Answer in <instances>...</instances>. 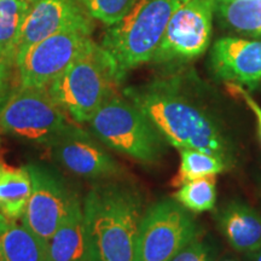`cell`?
<instances>
[{
	"mask_svg": "<svg viewBox=\"0 0 261 261\" xmlns=\"http://www.w3.org/2000/svg\"><path fill=\"white\" fill-rule=\"evenodd\" d=\"M123 94L152 122L167 144L197 149L223 160L228 169L236 163L234 146L214 112L188 89L180 77H161Z\"/></svg>",
	"mask_w": 261,
	"mask_h": 261,
	"instance_id": "cell-1",
	"label": "cell"
},
{
	"mask_svg": "<svg viewBox=\"0 0 261 261\" xmlns=\"http://www.w3.org/2000/svg\"><path fill=\"white\" fill-rule=\"evenodd\" d=\"M84 219L92 261H135L143 195L132 182L98 181L85 196Z\"/></svg>",
	"mask_w": 261,
	"mask_h": 261,
	"instance_id": "cell-2",
	"label": "cell"
},
{
	"mask_svg": "<svg viewBox=\"0 0 261 261\" xmlns=\"http://www.w3.org/2000/svg\"><path fill=\"white\" fill-rule=\"evenodd\" d=\"M121 84L109 54L92 41L69 67L46 87L48 94L76 123H89Z\"/></svg>",
	"mask_w": 261,
	"mask_h": 261,
	"instance_id": "cell-3",
	"label": "cell"
},
{
	"mask_svg": "<svg viewBox=\"0 0 261 261\" xmlns=\"http://www.w3.org/2000/svg\"><path fill=\"white\" fill-rule=\"evenodd\" d=\"M185 0H135L125 16L108 27L100 46L115 64L121 83L130 70L150 63L169 19Z\"/></svg>",
	"mask_w": 261,
	"mask_h": 261,
	"instance_id": "cell-4",
	"label": "cell"
},
{
	"mask_svg": "<svg viewBox=\"0 0 261 261\" xmlns=\"http://www.w3.org/2000/svg\"><path fill=\"white\" fill-rule=\"evenodd\" d=\"M89 123L100 143L140 163L154 165L165 155L167 142L125 94L114 93Z\"/></svg>",
	"mask_w": 261,
	"mask_h": 261,
	"instance_id": "cell-5",
	"label": "cell"
},
{
	"mask_svg": "<svg viewBox=\"0 0 261 261\" xmlns=\"http://www.w3.org/2000/svg\"><path fill=\"white\" fill-rule=\"evenodd\" d=\"M73 125L46 89L21 87L0 106V132L48 146Z\"/></svg>",
	"mask_w": 261,
	"mask_h": 261,
	"instance_id": "cell-6",
	"label": "cell"
},
{
	"mask_svg": "<svg viewBox=\"0 0 261 261\" xmlns=\"http://www.w3.org/2000/svg\"><path fill=\"white\" fill-rule=\"evenodd\" d=\"M200 236L201 227L190 211L174 198L158 201L140 219L135 261H171Z\"/></svg>",
	"mask_w": 261,
	"mask_h": 261,
	"instance_id": "cell-7",
	"label": "cell"
},
{
	"mask_svg": "<svg viewBox=\"0 0 261 261\" xmlns=\"http://www.w3.org/2000/svg\"><path fill=\"white\" fill-rule=\"evenodd\" d=\"M215 0H185L169 19L150 63L173 68L208 50L213 31Z\"/></svg>",
	"mask_w": 261,
	"mask_h": 261,
	"instance_id": "cell-8",
	"label": "cell"
},
{
	"mask_svg": "<svg viewBox=\"0 0 261 261\" xmlns=\"http://www.w3.org/2000/svg\"><path fill=\"white\" fill-rule=\"evenodd\" d=\"M93 24L65 28L29 47L15 65L19 86L46 89L92 42Z\"/></svg>",
	"mask_w": 261,
	"mask_h": 261,
	"instance_id": "cell-9",
	"label": "cell"
},
{
	"mask_svg": "<svg viewBox=\"0 0 261 261\" xmlns=\"http://www.w3.org/2000/svg\"><path fill=\"white\" fill-rule=\"evenodd\" d=\"M32 192L22 224L47 244L67 217L77 195L54 168L41 163H29Z\"/></svg>",
	"mask_w": 261,
	"mask_h": 261,
	"instance_id": "cell-10",
	"label": "cell"
},
{
	"mask_svg": "<svg viewBox=\"0 0 261 261\" xmlns=\"http://www.w3.org/2000/svg\"><path fill=\"white\" fill-rule=\"evenodd\" d=\"M48 148L55 161L87 180H113L122 173L119 162L89 132L74 123Z\"/></svg>",
	"mask_w": 261,
	"mask_h": 261,
	"instance_id": "cell-11",
	"label": "cell"
},
{
	"mask_svg": "<svg viewBox=\"0 0 261 261\" xmlns=\"http://www.w3.org/2000/svg\"><path fill=\"white\" fill-rule=\"evenodd\" d=\"M93 24L81 0H37L29 6L17 42L15 65L29 47L65 28Z\"/></svg>",
	"mask_w": 261,
	"mask_h": 261,
	"instance_id": "cell-12",
	"label": "cell"
},
{
	"mask_svg": "<svg viewBox=\"0 0 261 261\" xmlns=\"http://www.w3.org/2000/svg\"><path fill=\"white\" fill-rule=\"evenodd\" d=\"M210 67L217 79L240 86L261 83V39L223 37L213 44Z\"/></svg>",
	"mask_w": 261,
	"mask_h": 261,
	"instance_id": "cell-13",
	"label": "cell"
},
{
	"mask_svg": "<svg viewBox=\"0 0 261 261\" xmlns=\"http://www.w3.org/2000/svg\"><path fill=\"white\" fill-rule=\"evenodd\" d=\"M217 226L233 249L253 253L261 249V214L252 205L230 201L215 214Z\"/></svg>",
	"mask_w": 261,
	"mask_h": 261,
	"instance_id": "cell-14",
	"label": "cell"
},
{
	"mask_svg": "<svg viewBox=\"0 0 261 261\" xmlns=\"http://www.w3.org/2000/svg\"><path fill=\"white\" fill-rule=\"evenodd\" d=\"M47 261H92L79 196L47 242Z\"/></svg>",
	"mask_w": 261,
	"mask_h": 261,
	"instance_id": "cell-15",
	"label": "cell"
},
{
	"mask_svg": "<svg viewBox=\"0 0 261 261\" xmlns=\"http://www.w3.org/2000/svg\"><path fill=\"white\" fill-rule=\"evenodd\" d=\"M0 261H47V244L17 221H0Z\"/></svg>",
	"mask_w": 261,
	"mask_h": 261,
	"instance_id": "cell-16",
	"label": "cell"
},
{
	"mask_svg": "<svg viewBox=\"0 0 261 261\" xmlns=\"http://www.w3.org/2000/svg\"><path fill=\"white\" fill-rule=\"evenodd\" d=\"M32 192L27 166L21 168L0 165V214L8 221L23 217Z\"/></svg>",
	"mask_w": 261,
	"mask_h": 261,
	"instance_id": "cell-17",
	"label": "cell"
},
{
	"mask_svg": "<svg viewBox=\"0 0 261 261\" xmlns=\"http://www.w3.org/2000/svg\"><path fill=\"white\" fill-rule=\"evenodd\" d=\"M214 17L227 31L261 39V0H215Z\"/></svg>",
	"mask_w": 261,
	"mask_h": 261,
	"instance_id": "cell-18",
	"label": "cell"
},
{
	"mask_svg": "<svg viewBox=\"0 0 261 261\" xmlns=\"http://www.w3.org/2000/svg\"><path fill=\"white\" fill-rule=\"evenodd\" d=\"M29 6L27 0H0V57L14 67L19 33Z\"/></svg>",
	"mask_w": 261,
	"mask_h": 261,
	"instance_id": "cell-19",
	"label": "cell"
},
{
	"mask_svg": "<svg viewBox=\"0 0 261 261\" xmlns=\"http://www.w3.org/2000/svg\"><path fill=\"white\" fill-rule=\"evenodd\" d=\"M180 162L177 174L172 179L173 188H180L185 182L208 175H218L228 171L223 160L197 149H179Z\"/></svg>",
	"mask_w": 261,
	"mask_h": 261,
	"instance_id": "cell-20",
	"label": "cell"
},
{
	"mask_svg": "<svg viewBox=\"0 0 261 261\" xmlns=\"http://www.w3.org/2000/svg\"><path fill=\"white\" fill-rule=\"evenodd\" d=\"M173 198L191 213L212 211L217 203V175L194 179L180 188Z\"/></svg>",
	"mask_w": 261,
	"mask_h": 261,
	"instance_id": "cell-21",
	"label": "cell"
},
{
	"mask_svg": "<svg viewBox=\"0 0 261 261\" xmlns=\"http://www.w3.org/2000/svg\"><path fill=\"white\" fill-rule=\"evenodd\" d=\"M81 3L92 19L110 27L125 16L135 0H81Z\"/></svg>",
	"mask_w": 261,
	"mask_h": 261,
	"instance_id": "cell-22",
	"label": "cell"
},
{
	"mask_svg": "<svg viewBox=\"0 0 261 261\" xmlns=\"http://www.w3.org/2000/svg\"><path fill=\"white\" fill-rule=\"evenodd\" d=\"M214 250L210 243L200 237L185 246L171 261H213Z\"/></svg>",
	"mask_w": 261,
	"mask_h": 261,
	"instance_id": "cell-23",
	"label": "cell"
},
{
	"mask_svg": "<svg viewBox=\"0 0 261 261\" xmlns=\"http://www.w3.org/2000/svg\"><path fill=\"white\" fill-rule=\"evenodd\" d=\"M226 85L231 91H233L234 93L238 94V96L242 97V99L246 102L248 108H249V109L254 113V115H255V117H256L257 130H259V137L261 140V107L257 104L256 100L254 99V98L243 89L242 86H240V85H236V84H231V83H226Z\"/></svg>",
	"mask_w": 261,
	"mask_h": 261,
	"instance_id": "cell-24",
	"label": "cell"
},
{
	"mask_svg": "<svg viewBox=\"0 0 261 261\" xmlns=\"http://www.w3.org/2000/svg\"><path fill=\"white\" fill-rule=\"evenodd\" d=\"M15 67L9 62L0 57V106L5 102L9 97L10 80H11V73Z\"/></svg>",
	"mask_w": 261,
	"mask_h": 261,
	"instance_id": "cell-25",
	"label": "cell"
},
{
	"mask_svg": "<svg viewBox=\"0 0 261 261\" xmlns=\"http://www.w3.org/2000/svg\"><path fill=\"white\" fill-rule=\"evenodd\" d=\"M247 256L250 261H261V249L253 253H248Z\"/></svg>",
	"mask_w": 261,
	"mask_h": 261,
	"instance_id": "cell-26",
	"label": "cell"
},
{
	"mask_svg": "<svg viewBox=\"0 0 261 261\" xmlns=\"http://www.w3.org/2000/svg\"><path fill=\"white\" fill-rule=\"evenodd\" d=\"M220 261H237V260L231 259V257H227V259H223V260H220Z\"/></svg>",
	"mask_w": 261,
	"mask_h": 261,
	"instance_id": "cell-27",
	"label": "cell"
},
{
	"mask_svg": "<svg viewBox=\"0 0 261 261\" xmlns=\"http://www.w3.org/2000/svg\"><path fill=\"white\" fill-rule=\"evenodd\" d=\"M27 2L29 3V4H33L34 2H37V0H27Z\"/></svg>",
	"mask_w": 261,
	"mask_h": 261,
	"instance_id": "cell-28",
	"label": "cell"
},
{
	"mask_svg": "<svg viewBox=\"0 0 261 261\" xmlns=\"http://www.w3.org/2000/svg\"><path fill=\"white\" fill-rule=\"evenodd\" d=\"M5 219H4V218H3V215L2 214H0V221H4Z\"/></svg>",
	"mask_w": 261,
	"mask_h": 261,
	"instance_id": "cell-29",
	"label": "cell"
}]
</instances>
